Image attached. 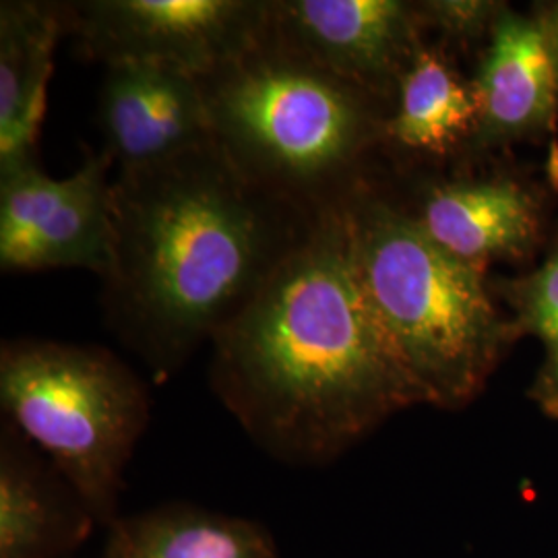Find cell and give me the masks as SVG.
Masks as SVG:
<instances>
[{
	"label": "cell",
	"instance_id": "cell-17",
	"mask_svg": "<svg viewBox=\"0 0 558 558\" xmlns=\"http://www.w3.org/2000/svg\"><path fill=\"white\" fill-rule=\"evenodd\" d=\"M509 2L505 0H418L424 32H437L440 44L449 48L484 46Z\"/></svg>",
	"mask_w": 558,
	"mask_h": 558
},
{
	"label": "cell",
	"instance_id": "cell-6",
	"mask_svg": "<svg viewBox=\"0 0 558 558\" xmlns=\"http://www.w3.org/2000/svg\"><path fill=\"white\" fill-rule=\"evenodd\" d=\"M69 34L106 66L151 62L207 77L265 36L271 0L66 2Z\"/></svg>",
	"mask_w": 558,
	"mask_h": 558
},
{
	"label": "cell",
	"instance_id": "cell-14",
	"mask_svg": "<svg viewBox=\"0 0 558 558\" xmlns=\"http://www.w3.org/2000/svg\"><path fill=\"white\" fill-rule=\"evenodd\" d=\"M480 122L478 92L445 44H424L399 80L385 122V147L403 156L468 158Z\"/></svg>",
	"mask_w": 558,
	"mask_h": 558
},
{
	"label": "cell",
	"instance_id": "cell-9",
	"mask_svg": "<svg viewBox=\"0 0 558 558\" xmlns=\"http://www.w3.org/2000/svg\"><path fill=\"white\" fill-rule=\"evenodd\" d=\"M399 201L440 248L486 271L532 259L553 230L542 186L507 170L424 180Z\"/></svg>",
	"mask_w": 558,
	"mask_h": 558
},
{
	"label": "cell",
	"instance_id": "cell-1",
	"mask_svg": "<svg viewBox=\"0 0 558 558\" xmlns=\"http://www.w3.org/2000/svg\"><path fill=\"white\" fill-rule=\"evenodd\" d=\"M209 380L267 456L325 465L426 405L362 294L343 205L211 339Z\"/></svg>",
	"mask_w": 558,
	"mask_h": 558
},
{
	"label": "cell",
	"instance_id": "cell-4",
	"mask_svg": "<svg viewBox=\"0 0 558 558\" xmlns=\"http://www.w3.org/2000/svg\"><path fill=\"white\" fill-rule=\"evenodd\" d=\"M343 209L362 294L426 405H472L519 341L493 300L488 271L428 239L377 180Z\"/></svg>",
	"mask_w": 558,
	"mask_h": 558
},
{
	"label": "cell",
	"instance_id": "cell-16",
	"mask_svg": "<svg viewBox=\"0 0 558 558\" xmlns=\"http://www.w3.org/2000/svg\"><path fill=\"white\" fill-rule=\"evenodd\" d=\"M493 290L509 304L518 338H536L542 345L544 356L527 399L558 422V218L538 267L518 278L497 279Z\"/></svg>",
	"mask_w": 558,
	"mask_h": 558
},
{
	"label": "cell",
	"instance_id": "cell-10",
	"mask_svg": "<svg viewBox=\"0 0 558 558\" xmlns=\"http://www.w3.org/2000/svg\"><path fill=\"white\" fill-rule=\"evenodd\" d=\"M271 27L300 54L389 106L426 40L410 0H271Z\"/></svg>",
	"mask_w": 558,
	"mask_h": 558
},
{
	"label": "cell",
	"instance_id": "cell-8",
	"mask_svg": "<svg viewBox=\"0 0 558 558\" xmlns=\"http://www.w3.org/2000/svg\"><path fill=\"white\" fill-rule=\"evenodd\" d=\"M478 131L468 158L538 141L558 126V0L507 4L472 75Z\"/></svg>",
	"mask_w": 558,
	"mask_h": 558
},
{
	"label": "cell",
	"instance_id": "cell-15",
	"mask_svg": "<svg viewBox=\"0 0 558 558\" xmlns=\"http://www.w3.org/2000/svg\"><path fill=\"white\" fill-rule=\"evenodd\" d=\"M101 558L279 557L259 523L177 502L117 519Z\"/></svg>",
	"mask_w": 558,
	"mask_h": 558
},
{
	"label": "cell",
	"instance_id": "cell-13",
	"mask_svg": "<svg viewBox=\"0 0 558 558\" xmlns=\"http://www.w3.org/2000/svg\"><path fill=\"white\" fill-rule=\"evenodd\" d=\"M64 32V2H0V177L38 163L48 81Z\"/></svg>",
	"mask_w": 558,
	"mask_h": 558
},
{
	"label": "cell",
	"instance_id": "cell-5",
	"mask_svg": "<svg viewBox=\"0 0 558 558\" xmlns=\"http://www.w3.org/2000/svg\"><path fill=\"white\" fill-rule=\"evenodd\" d=\"M0 401L9 424L40 449L96 523L110 527L149 422L140 375L100 345L17 339L0 350Z\"/></svg>",
	"mask_w": 558,
	"mask_h": 558
},
{
	"label": "cell",
	"instance_id": "cell-11",
	"mask_svg": "<svg viewBox=\"0 0 558 558\" xmlns=\"http://www.w3.org/2000/svg\"><path fill=\"white\" fill-rule=\"evenodd\" d=\"M100 126L104 151L119 170L172 160L214 141L199 80L151 62L106 66Z\"/></svg>",
	"mask_w": 558,
	"mask_h": 558
},
{
	"label": "cell",
	"instance_id": "cell-2",
	"mask_svg": "<svg viewBox=\"0 0 558 558\" xmlns=\"http://www.w3.org/2000/svg\"><path fill=\"white\" fill-rule=\"evenodd\" d=\"M317 220L244 179L216 141L119 170L106 323L163 383L239 315Z\"/></svg>",
	"mask_w": 558,
	"mask_h": 558
},
{
	"label": "cell",
	"instance_id": "cell-12",
	"mask_svg": "<svg viewBox=\"0 0 558 558\" xmlns=\"http://www.w3.org/2000/svg\"><path fill=\"white\" fill-rule=\"evenodd\" d=\"M80 495L7 422L0 440V558H64L96 527Z\"/></svg>",
	"mask_w": 558,
	"mask_h": 558
},
{
	"label": "cell",
	"instance_id": "cell-18",
	"mask_svg": "<svg viewBox=\"0 0 558 558\" xmlns=\"http://www.w3.org/2000/svg\"><path fill=\"white\" fill-rule=\"evenodd\" d=\"M548 180H550V184H553V189H555V193H558V145L553 149V154H550V160H548Z\"/></svg>",
	"mask_w": 558,
	"mask_h": 558
},
{
	"label": "cell",
	"instance_id": "cell-3",
	"mask_svg": "<svg viewBox=\"0 0 558 558\" xmlns=\"http://www.w3.org/2000/svg\"><path fill=\"white\" fill-rule=\"evenodd\" d=\"M214 141L246 180L320 216L371 182L391 106L306 59L271 27L201 77Z\"/></svg>",
	"mask_w": 558,
	"mask_h": 558
},
{
	"label": "cell",
	"instance_id": "cell-7",
	"mask_svg": "<svg viewBox=\"0 0 558 558\" xmlns=\"http://www.w3.org/2000/svg\"><path fill=\"white\" fill-rule=\"evenodd\" d=\"M101 149L69 179L27 163L0 177V267H80L106 276L112 257V170Z\"/></svg>",
	"mask_w": 558,
	"mask_h": 558
}]
</instances>
